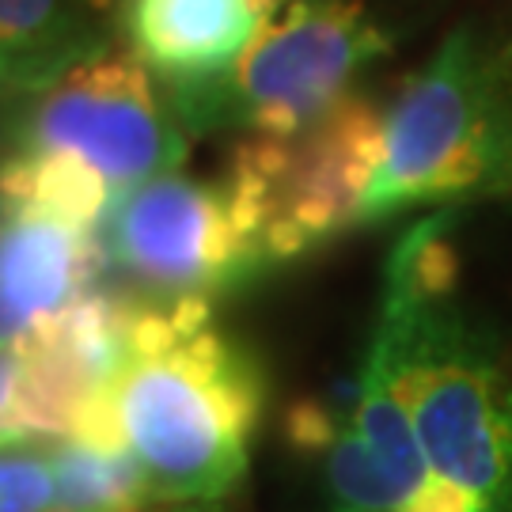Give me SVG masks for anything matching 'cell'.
I'll list each match as a JSON object with an SVG mask.
<instances>
[{
    "label": "cell",
    "mask_w": 512,
    "mask_h": 512,
    "mask_svg": "<svg viewBox=\"0 0 512 512\" xmlns=\"http://www.w3.org/2000/svg\"><path fill=\"white\" fill-rule=\"evenodd\" d=\"M107 395L152 497L217 501L239 482L262 414V376L217 330L129 353Z\"/></svg>",
    "instance_id": "cell-1"
},
{
    "label": "cell",
    "mask_w": 512,
    "mask_h": 512,
    "mask_svg": "<svg viewBox=\"0 0 512 512\" xmlns=\"http://www.w3.org/2000/svg\"><path fill=\"white\" fill-rule=\"evenodd\" d=\"M425 319V296L391 285L380 334L395 353L425 459L433 475L490 509L512 482L509 387L478 349L448 342Z\"/></svg>",
    "instance_id": "cell-2"
},
{
    "label": "cell",
    "mask_w": 512,
    "mask_h": 512,
    "mask_svg": "<svg viewBox=\"0 0 512 512\" xmlns=\"http://www.w3.org/2000/svg\"><path fill=\"white\" fill-rule=\"evenodd\" d=\"M16 148L80 160L122 202L179 160L183 137L145 57L103 42L31 92Z\"/></svg>",
    "instance_id": "cell-3"
},
{
    "label": "cell",
    "mask_w": 512,
    "mask_h": 512,
    "mask_svg": "<svg viewBox=\"0 0 512 512\" xmlns=\"http://www.w3.org/2000/svg\"><path fill=\"white\" fill-rule=\"evenodd\" d=\"M494 160V126L482 99V76L463 38L406 84L384 118V164L368 190L365 217L444 198L478 186Z\"/></svg>",
    "instance_id": "cell-4"
},
{
    "label": "cell",
    "mask_w": 512,
    "mask_h": 512,
    "mask_svg": "<svg viewBox=\"0 0 512 512\" xmlns=\"http://www.w3.org/2000/svg\"><path fill=\"white\" fill-rule=\"evenodd\" d=\"M357 4L293 0L262 19L232 65V99L262 137L296 141L334 103L346 99L349 76L380 54Z\"/></svg>",
    "instance_id": "cell-5"
},
{
    "label": "cell",
    "mask_w": 512,
    "mask_h": 512,
    "mask_svg": "<svg viewBox=\"0 0 512 512\" xmlns=\"http://www.w3.org/2000/svg\"><path fill=\"white\" fill-rule=\"evenodd\" d=\"M107 266L152 296H205L258 251L236 232L224 194L156 175L133 186L99 228Z\"/></svg>",
    "instance_id": "cell-6"
},
{
    "label": "cell",
    "mask_w": 512,
    "mask_h": 512,
    "mask_svg": "<svg viewBox=\"0 0 512 512\" xmlns=\"http://www.w3.org/2000/svg\"><path fill=\"white\" fill-rule=\"evenodd\" d=\"M107 247L35 209H0V346H27L76 296L103 285Z\"/></svg>",
    "instance_id": "cell-7"
},
{
    "label": "cell",
    "mask_w": 512,
    "mask_h": 512,
    "mask_svg": "<svg viewBox=\"0 0 512 512\" xmlns=\"http://www.w3.org/2000/svg\"><path fill=\"white\" fill-rule=\"evenodd\" d=\"M380 164L384 114L368 99L346 95L293 141V167L277 194V213L293 220L311 243H319L365 217Z\"/></svg>",
    "instance_id": "cell-8"
},
{
    "label": "cell",
    "mask_w": 512,
    "mask_h": 512,
    "mask_svg": "<svg viewBox=\"0 0 512 512\" xmlns=\"http://www.w3.org/2000/svg\"><path fill=\"white\" fill-rule=\"evenodd\" d=\"M289 0H129V38L152 73L209 80L236 65L262 19Z\"/></svg>",
    "instance_id": "cell-9"
},
{
    "label": "cell",
    "mask_w": 512,
    "mask_h": 512,
    "mask_svg": "<svg viewBox=\"0 0 512 512\" xmlns=\"http://www.w3.org/2000/svg\"><path fill=\"white\" fill-rule=\"evenodd\" d=\"M107 0H0V92H38L95 42Z\"/></svg>",
    "instance_id": "cell-10"
},
{
    "label": "cell",
    "mask_w": 512,
    "mask_h": 512,
    "mask_svg": "<svg viewBox=\"0 0 512 512\" xmlns=\"http://www.w3.org/2000/svg\"><path fill=\"white\" fill-rule=\"evenodd\" d=\"M50 512H141L152 497L141 463L129 452H103L80 440H54Z\"/></svg>",
    "instance_id": "cell-11"
},
{
    "label": "cell",
    "mask_w": 512,
    "mask_h": 512,
    "mask_svg": "<svg viewBox=\"0 0 512 512\" xmlns=\"http://www.w3.org/2000/svg\"><path fill=\"white\" fill-rule=\"evenodd\" d=\"M50 505H54L50 444H4L0 448V512H50Z\"/></svg>",
    "instance_id": "cell-12"
},
{
    "label": "cell",
    "mask_w": 512,
    "mask_h": 512,
    "mask_svg": "<svg viewBox=\"0 0 512 512\" xmlns=\"http://www.w3.org/2000/svg\"><path fill=\"white\" fill-rule=\"evenodd\" d=\"M285 433L300 452H323L338 437V421L330 418V410L319 399H300L285 414Z\"/></svg>",
    "instance_id": "cell-13"
},
{
    "label": "cell",
    "mask_w": 512,
    "mask_h": 512,
    "mask_svg": "<svg viewBox=\"0 0 512 512\" xmlns=\"http://www.w3.org/2000/svg\"><path fill=\"white\" fill-rule=\"evenodd\" d=\"M403 512H482V509L459 486L444 482V478H433Z\"/></svg>",
    "instance_id": "cell-14"
},
{
    "label": "cell",
    "mask_w": 512,
    "mask_h": 512,
    "mask_svg": "<svg viewBox=\"0 0 512 512\" xmlns=\"http://www.w3.org/2000/svg\"><path fill=\"white\" fill-rule=\"evenodd\" d=\"M19 384V357L8 346H0V448L12 444L8 440V414H12V399H16Z\"/></svg>",
    "instance_id": "cell-15"
},
{
    "label": "cell",
    "mask_w": 512,
    "mask_h": 512,
    "mask_svg": "<svg viewBox=\"0 0 512 512\" xmlns=\"http://www.w3.org/2000/svg\"><path fill=\"white\" fill-rule=\"evenodd\" d=\"M156 512H213V509H202V505H183V509H156Z\"/></svg>",
    "instance_id": "cell-16"
}]
</instances>
